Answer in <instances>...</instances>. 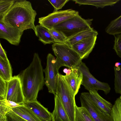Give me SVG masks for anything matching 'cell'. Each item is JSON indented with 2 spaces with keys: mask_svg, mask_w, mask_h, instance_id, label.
Masks as SVG:
<instances>
[{
  "mask_svg": "<svg viewBox=\"0 0 121 121\" xmlns=\"http://www.w3.org/2000/svg\"><path fill=\"white\" fill-rule=\"evenodd\" d=\"M43 72L39 55L37 53H35L29 66L18 75L25 103L37 100L39 92L43 89L45 84Z\"/></svg>",
  "mask_w": 121,
  "mask_h": 121,
  "instance_id": "obj_1",
  "label": "cell"
},
{
  "mask_svg": "<svg viewBox=\"0 0 121 121\" xmlns=\"http://www.w3.org/2000/svg\"><path fill=\"white\" fill-rule=\"evenodd\" d=\"M37 14L30 2L26 0H16L0 21L8 26L23 31L31 29L35 33V22Z\"/></svg>",
  "mask_w": 121,
  "mask_h": 121,
  "instance_id": "obj_2",
  "label": "cell"
},
{
  "mask_svg": "<svg viewBox=\"0 0 121 121\" xmlns=\"http://www.w3.org/2000/svg\"><path fill=\"white\" fill-rule=\"evenodd\" d=\"M55 95L60 99L70 121H75L76 95L63 75L59 73L57 76Z\"/></svg>",
  "mask_w": 121,
  "mask_h": 121,
  "instance_id": "obj_3",
  "label": "cell"
},
{
  "mask_svg": "<svg viewBox=\"0 0 121 121\" xmlns=\"http://www.w3.org/2000/svg\"><path fill=\"white\" fill-rule=\"evenodd\" d=\"M93 20L92 19L83 18L78 13L52 29L62 33L68 39L81 31L91 28Z\"/></svg>",
  "mask_w": 121,
  "mask_h": 121,
  "instance_id": "obj_4",
  "label": "cell"
},
{
  "mask_svg": "<svg viewBox=\"0 0 121 121\" xmlns=\"http://www.w3.org/2000/svg\"><path fill=\"white\" fill-rule=\"evenodd\" d=\"M52 49L61 67L72 69L78 66L82 60L79 55L66 43L54 42Z\"/></svg>",
  "mask_w": 121,
  "mask_h": 121,
  "instance_id": "obj_5",
  "label": "cell"
},
{
  "mask_svg": "<svg viewBox=\"0 0 121 121\" xmlns=\"http://www.w3.org/2000/svg\"><path fill=\"white\" fill-rule=\"evenodd\" d=\"M61 66L56 58L51 54L48 53L47 57L46 68L43 69L45 74V84L49 92L55 95L58 71Z\"/></svg>",
  "mask_w": 121,
  "mask_h": 121,
  "instance_id": "obj_6",
  "label": "cell"
},
{
  "mask_svg": "<svg viewBox=\"0 0 121 121\" xmlns=\"http://www.w3.org/2000/svg\"><path fill=\"white\" fill-rule=\"evenodd\" d=\"M78 67L82 74L81 85L85 89L89 91L94 90H102L106 95L110 93L111 88L109 84L101 82L95 78L91 73L84 63L82 61Z\"/></svg>",
  "mask_w": 121,
  "mask_h": 121,
  "instance_id": "obj_7",
  "label": "cell"
},
{
  "mask_svg": "<svg viewBox=\"0 0 121 121\" xmlns=\"http://www.w3.org/2000/svg\"><path fill=\"white\" fill-rule=\"evenodd\" d=\"M78 13V11L71 9L53 12L46 16L39 18L38 22L48 29H51Z\"/></svg>",
  "mask_w": 121,
  "mask_h": 121,
  "instance_id": "obj_8",
  "label": "cell"
},
{
  "mask_svg": "<svg viewBox=\"0 0 121 121\" xmlns=\"http://www.w3.org/2000/svg\"><path fill=\"white\" fill-rule=\"evenodd\" d=\"M80 98L81 106L87 110L95 121H112L110 114L102 111L93 102L89 92L82 93Z\"/></svg>",
  "mask_w": 121,
  "mask_h": 121,
  "instance_id": "obj_9",
  "label": "cell"
},
{
  "mask_svg": "<svg viewBox=\"0 0 121 121\" xmlns=\"http://www.w3.org/2000/svg\"><path fill=\"white\" fill-rule=\"evenodd\" d=\"M7 88L6 99L20 105L25 103L22 85L18 75H15L7 82Z\"/></svg>",
  "mask_w": 121,
  "mask_h": 121,
  "instance_id": "obj_10",
  "label": "cell"
},
{
  "mask_svg": "<svg viewBox=\"0 0 121 121\" xmlns=\"http://www.w3.org/2000/svg\"><path fill=\"white\" fill-rule=\"evenodd\" d=\"M23 31L6 26L0 21V38L7 40L10 44L18 46Z\"/></svg>",
  "mask_w": 121,
  "mask_h": 121,
  "instance_id": "obj_11",
  "label": "cell"
},
{
  "mask_svg": "<svg viewBox=\"0 0 121 121\" xmlns=\"http://www.w3.org/2000/svg\"><path fill=\"white\" fill-rule=\"evenodd\" d=\"M97 36L87 38L73 45L71 48L80 56L82 60L87 58L96 43Z\"/></svg>",
  "mask_w": 121,
  "mask_h": 121,
  "instance_id": "obj_12",
  "label": "cell"
},
{
  "mask_svg": "<svg viewBox=\"0 0 121 121\" xmlns=\"http://www.w3.org/2000/svg\"><path fill=\"white\" fill-rule=\"evenodd\" d=\"M71 69V71L69 74L63 75V76L76 95L82 84V74L78 66Z\"/></svg>",
  "mask_w": 121,
  "mask_h": 121,
  "instance_id": "obj_13",
  "label": "cell"
},
{
  "mask_svg": "<svg viewBox=\"0 0 121 121\" xmlns=\"http://www.w3.org/2000/svg\"><path fill=\"white\" fill-rule=\"evenodd\" d=\"M36 115L42 121H51L52 113L37 100L25 103L23 104Z\"/></svg>",
  "mask_w": 121,
  "mask_h": 121,
  "instance_id": "obj_14",
  "label": "cell"
},
{
  "mask_svg": "<svg viewBox=\"0 0 121 121\" xmlns=\"http://www.w3.org/2000/svg\"><path fill=\"white\" fill-rule=\"evenodd\" d=\"M90 98L94 104L104 113L110 114L113 105L99 94L98 91L94 90L89 91Z\"/></svg>",
  "mask_w": 121,
  "mask_h": 121,
  "instance_id": "obj_15",
  "label": "cell"
},
{
  "mask_svg": "<svg viewBox=\"0 0 121 121\" xmlns=\"http://www.w3.org/2000/svg\"><path fill=\"white\" fill-rule=\"evenodd\" d=\"M55 106L52 114V121H70L60 99L54 95Z\"/></svg>",
  "mask_w": 121,
  "mask_h": 121,
  "instance_id": "obj_16",
  "label": "cell"
},
{
  "mask_svg": "<svg viewBox=\"0 0 121 121\" xmlns=\"http://www.w3.org/2000/svg\"><path fill=\"white\" fill-rule=\"evenodd\" d=\"M98 32L91 27L88 30L81 31L68 39L66 43L69 47L76 43L85 39L94 36H97Z\"/></svg>",
  "mask_w": 121,
  "mask_h": 121,
  "instance_id": "obj_17",
  "label": "cell"
},
{
  "mask_svg": "<svg viewBox=\"0 0 121 121\" xmlns=\"http://www.w3.org/2000/svg\"><path fill=\"white\" fill-rule=\"evenodd\" d=\"M12 110L27 121H42L32 111L23 104L12 108Z\"/></svg>",
  "mask_w": 121,
  "mask_h": 121,
  "instance_id": "obj_18",
  "label": "cell"
},
{
  "mask_svg": "<svg viewBox=\"0 0 121 121\" xmlns=\"http://www.w3.org/2000/svg\"><path fill=\"white\" fill-rule=\"evenodd\" d=\"M35 35L39 38V40L44 45L55 42L48 30L40 25L35 26Z\"/></svg>",
  "mask_w": 121,
  "mask_h": 121,
  "instance_id": "obj_19",
  "label": "cell"
},
{
  "mask_svg": "<svg viewBox=\"0 0 121 121\" xmlns=\"http://www.w3.org/2000/svg\"><path fill=\"white\" fill-rule=\"evenodd\" d=\"M73 1L79 5H88L94 6L97 8H103L105 7L113 6L120 0H74Z\"/></svg>",
  "mask_w": 121,
  "mask_h": 121,
  "instance_id": "obj_20",
  "label": "cell"
},
{
  "mask_svg": "<svg viewBox=\"0 0 121 121\" xmlns=\"http://www.w3.org/2000/svg\"><path fill=\"white\" fill-rule=\"evenodd\" d=\"M12 67L9 60L0 58V77L8 82L12 78Z\"/></svg>",
  "mask_w": 121,
  "mask_h": 121,
  "instance_id": "obj_21",
  "label": "cell"
},
{
  "mask_svg": "<svg viewBox=\"0 0 121 121\" xmlns=\"http://www.w3.org/2000/svg\"><path fill=\"white\" fill-rule=\"evenodd\" d=\"M105 30L108 34L114 36L121 34V15L111 21Z\"/></svg>",
  "mask_w": 121,
  "mask_h": 121,
  "instance_id": "obj_22",
  "label": "cell"
},
{
  "mask_svg": "<svg viewBox=\"0 0 121 121\" xmlns=\"http://www.w3.org/2000/svg\"><path fill=\"white\" fill-rule=\"evenodd\" d=\"M75 121H95L88 112L82 106H75Z\"/></svg>",
  "mask_w": 121,
  "mask_h": 121,
  "instance_id": "obj_23",
  "label": "cell"
},
{
  "mask_svg": "<svg viewBox=\"0 0 121 121\" xmlns=\"http://www.w3.org/2000/svg\"><path fill=\"white\" fill-rule=\"evenodd\" d=\"M110 115L112 121H121V95L115 101Z\"/></svg>",
  "mask_w": 121,
  "mask_h": 121,
  "instance_id": "obj_24",
  "label": "cell"
},
{
  "mask_svg": "<svg viewBox=\"0 0 121 121\" xmlns=\"http://www.w3.org/2000/svg\"><path fill=\"white\" fill-rule=\"evenodd\" d=\"M114 89L115 92L121 95V65L114 67Z\"/></svg>",
  "mask_w": 121,
  "mask_h": 121,
  "instance_id": "obj_25",
  "label": "cell"
},
{
  "mask_svg": "<svg viewBox=\"0 0 121 121\" xmlns=\"http://www.w3.org/2000/svg\"><path fill=\"white\" fill-rule=\"evenodd\" d=\"M16 1L14 0H0V19L10 9Z\"/></svg>",
  "mask_w": 121,
  "mask_h": 121,
  "instance_id": "obj_26",
  "label": "cell"
},
{
  "mask_svg": "<svg viewBox=\"0 0 121 121\" xmlns=\"http://www.w3.org/2000/svg\"><path fill=\"white\" fill-rule=\"evenodd\" d=\"M48 29L51 34L55 42L61 43H66L68 39L62 34L52 29Z\"/></svg>",
  "mask_w": 121,
  "mask_h": 121,
  "instance_id": "obj_27",
  "label": "cell"
},
{
  "mask_svg": "<svg viewBox=\"0 0 121 121\" xmlns=\"http://www.w3.org/2000/svg\"><path fill=\"white\" fill-rule=\"evenodd\" d=\"M5 100H0V121H6V115L12 110L7 104Z\"/></svg>",
  "mask_w": 121,
  "mask_h": 121,
  "instance_id": "obj_28",
  "label": "cell"
},
{
  "mask_svg": "<svg viewBox=\"0 0 121 121\" xmlns=\"http://www.w3.org/2000/svg\"><path fill=\"white\" fill-rule=\"evenodd\" d=\"M114 36V40L113 49L117 55L121 58V34Z\"/></svg>",
  "mask_w": 121,
  "mask_h": 121,
  "instance_id": "obj_29",
  "label": "cell"
},
{
  "mask_svg": "<svg viewBox=\"0 0 121 121\" xmlns=\"http://www.w3.org/2000/svg\"><path fill=\"white\" fill-rule=\"evenodd\" d=\"M6 121H27L14 112L12 110L6 115Z\"/></svg>",
  "mask_w": 121,
  "mask_h": 121,
  "instance_id": "obj_30",
  "label": "cell"
},
{
  "mask_svg": "<svg viewBox=\"0 0 121 121\" xmlns=\"http://www.w3.org/2000/svg\"><path fill=\"white\" fill-rule=\"evenodd\" d=\"M54 7L53 12L57 11L61 9L65 4L69 0H48Z\"/></svg>",
  "mask_w": 121,
  "mask_h": 121,
  "instance_id": "obj_31",
  "label": "cell"
},
{
  "mask_svg": "<svg viewBox=\"0 0 121 121\" xmlns=\"http://www.w3.org/2000/svg\"><path fill=\"white\" fill-rule=\"evenodd\" d=\"M7 88V82L0 77V100L6 99Z\"/></svg>",
  "mask_w": 121,
  "mask_h": 121,
  "instance_id": "obj_32",
  "label": "cell"
},
{
  "mask_svg": "<svg viewBox=\"0 0 121 121\" xmlns=\"http://www.w3.org/2000/svg\"><path fill=\"white\" fill-rule=\"evenodd\" d=\"M0 58L5 60H9L7 56L6 52L3 48L0 43Z\"/></svg>",
  "mask_w": 121,
  "mask_h": 121,
  "instance_id": "obj_33",
  "label": "cell"
},
{
  "mask_svg": "<svg viewBox=\"0 0 121 121\" xmlns=\"http://www.w3.org/2000/svg\"><path fill=\"white\" fill-rule=\"evenodd\" d=\"M6 102L8 105L11 109L19 106L21 105H20L14 102L5 100Z\"/></svg>",
  "mask_w": 121,
  "mask_h": 121,
  "instance_id": "obj_34",
  "label": "cell"
},
{
  "mask_svg": "<svg viewBox=\"0 0 121 121\" xmlns=\"http://www.w3.org/2000/svg\"><path fill=\"white\" fill-rule=\"evenodd\" d=\"M71 71V69H67L66 68H64L63 70V72L66 74V75H68L70 74Z\"/></svg>",
  "mask_w": 121,
  "mask_h": 121,
  "instance_id": "obj_35",
  "label": "cell"
},
{
  "mask_svg": "<svg viewBox=\"0 0 121 121\" xmlns=\"http://www.w3.org/2000/svg\"><path fill=\"white\" fill-rule=\"evenodd\" d=\"M121 65V63L120 62H116L114 66L117 67Z\"/></svg>",
  "mask_w": 121,
  "mask_h": 121,
  "instance_id": "obj_36",
  "label": "cell"
},
{
  "mask_svg": "<svg viewBox=\"0 0 121 121\" xmlns=\"http://www.w3.org/2000/svg\"><path fill=\"white\" fill-rule=\"evenodd\" d=\"M51 121H52V120Z\"/></svg>",
  "mask_w": 121,
  "mask_h": 121,
  "instance_id": "obj_37",
  "label": "cell"
}]
</instances>
